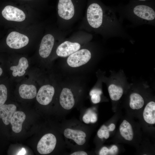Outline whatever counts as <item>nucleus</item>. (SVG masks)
Returning <instances> with one entry per match:
<instances>
[{
	"instance_id": "obj_1",
	"label": "nucleus",
	"mask_w": 155,
	"mask_h": 155,
	"mask_svg": "<svg viewBox=\"0 0 155 155\" xmlns=\"http://www.w3.org/2000/svg\"><path fill=\"white\" fill-rule=\"evenodd\" d=\"M116 22L113 12L106 11L98 4L94 3L88 7L79 29L104 36Z\"/></svg>"
},
{
	"instance_id": "obj_2",
	"label": "nucleus",
	"mask_w": 155,
	"mask_h": 155,
	"mask_svg": "<svg viewBox=\"0 0 155 155\" xmlns=\"http://www.w3.org/2000/svg\"><path fill=\"white\" fill-rule=\"evenodd\" d=\"M92 36L91 34L83 30H80L74 32L57 46L56 50L57 55L61 57H68L81 49L83 44L88 41Z\"/></svg>"
},
{
	"instance_id": "obj_3",
	"label": "nucleus",
	"mask_w": 155,
	"mask_h": 155,
	"mask_svg": "<svg viewBox=\"0 0 155 155\" xmlns=\"http://www.w3.org/2000/svg\"><path fill=\"white\" fill-rule=\"evenodd\" d=\"M130 13L136 20L144 23H152L155 20V11L152 7L147 5H137Z\"/></svg>"
},
{
	"instance_id": "obj_4",
	"label": "nucleus",
	"mask_w": 155,
	"mask_h": 155,
	"mask_svg": "<svg viewBox=\"0 0 155 155\" xmlns=\"http://www.w3.org/2000/svg\"><path fill=\"white\" fill-rule=\"evenodd\" d=\"M91 56V53L89 49L82 48L68 56L67 62L69 66L77 67L87 63Z\"/></svg>"
},
{
	"instance_id": "obj_5",
	"label": "nucleus",
	"mask_w": 155,
	"mask_h": 155,
	"mask_svg": "<svg viewBox=\"0 0 155 155\" xmlns=\"http://www.w3.org/2000/svg\"><path fill=\"white\" fill-rule=\"evenodd\" d=\"M67 31H64L56 38L55 35L49 33L42 38L39 49V54L42 58L45 59L50 55L54 46L56 39L66 35Z\"/></svg>"
},
{
	"instance_id": "obj_6",
	"label": "nucleus",
	"mask_w": 155,
	"mask_h": 155,
	"mask_svg": "<svg viewBox=\"0 0 155 155\" xmlns=\"http://www.w3.org/2000/svg\"><path fill=\"white\" fill-rule=\"evenodd\" d=\"M56 142V137L53 134H46L41 138L38 143L37 150L40 154H49L54 150Z\"/></svg>"
},
{
	"instance_id": "obj_7",
	"label": "nucleus",
	"mask_w": 155,
	"mask_h": 155,
	"mask_svg": "<svg viewBox=\"0 0 155 155\" xmlns=\"http://www.w3.org/2000/svg\"><path fill=\"white\" fill-rule=\"evenodd\" d=\"M29 41L27 36L16 31L10 33L6 40L7 45L14 49H18L25 46L28 44Z\"/></svg>"
},
{
	"instance_id": "obj_8",
	"label": "nucleus",
	"mask_w": 155,
	"mask_h": 155,
	"mask_svg": "<svg viewBox=\"0 0 155 155\" xmlns=\"http://www.w3.org/2000/svg\"><path fill=\"white\" fill-rule=\"evenodd\" d=\"M2 14L5 19L9 21L21 22L24 21L26 18L25 14L22 10L11 5L4 7Z\"/></svg>"
},
{
	"instance_id": "obj_9",
	"label": "nucleus",
	"mask_w": 155,
	"mask_h": 155,
	"mask_svg": "<svg viewBox=\"0 0 155 155\" xmlns=\"http://www.w3.org/2000/svg\"><path fill=\"white\" fill-rule=\"evenodd\" d=\"M55 93V89L49 84L44 85L39 90L36 95L38 102L42 105L48 104L51 101Z\"/></svg>"
},
{
	"instance_id": "obj_10",
	"label": "nucleus",
	"mask_w": 155,
	"mask_h": 155,
	"mask_svg": "<svg viewBox=\"0 0 155 155\" xmlns=\"http://www.w3.org/2000/svg\"><path fill=\"white\" fill-rule=\"evenodd\" d=\"M59 102L61 106L65 109L70 110L75 104V100L71 91L64 88L62 89L60 96Z\"/></svg>"
},
{
	"instance_id": "obj_11",
	"label": "nucleus",
	"mask_w": 155,
	"mask_h": 155,
	"mask_svg": "<svg viewBox=\"0 0 155 155\" xmlns=\"http://www.w3.org/2000/svg\"><path fill=\"white\" fill-rule=\"evenodd\" d=\"M64 136L67 138L72 139L78 145H83L86 142V135L82 131L67 128L64 132Z\"/></svg>"
},
{
	"instance_id": "obj_12",
	"label": "nucleus",
	"mask_w": 155,
	"mask_h": 155,
	"mask_svg": "<svg viewBox=\"0 0 155 155\" xmlns=\"http://www.w3.org/2000/svg\"><path fill=\"white\" fill-rule=\"evenodd\" d=\"M16 106L13 104H4L0 107V119H2L5 125H8L14 112L16 111Z\"/></svg>"
},
{
	"instance_id": "obj_13",
	"label": "nucleus",
	"mask_w": 155,
	"mask_h": 155,
	"mask_svg": "<svg viewBox=\"0 0 155 155\" xmlns=\"http://www.w3.org/2000/svg\"><path fill=\"white\" fill-rule=\"evenodd\" d=\"M26 118V115L23 112L18 111L14 112L10 121L13 132L17 133L21 131L22 124Z\"/></svg>"
},
{
	"instance_id": "obj_14",
	"label": "nucleus",
	"mask_w": 155,
	"mask_h": 155,
	"mask_svg": "<svg viewBox=\"0 0 155 155\" xmlns=\"http://www.w3.org/2000/svg\"><path fill=\"white\" fill-rule=\"evenodd\" d=\"M19 92L21 97L25 99L34 98L37 94V89L33 84H23L20 86Z\"/></svg>"
},
{
	"instance_id": "obj_15",
	"label": "nucleus",
	"mask_w": 155,
	"mask_h": 155,
	"mask_svg": "<svg viewBox=\"0 0 155 155\" xmlns=\"http://www.w3.org/2000/svg\"><path fill=\"white\" fill-rule=\"evenodd\" d=\"M29 67L28 61L24 57H21L19 60L18 64L12 66L10 69L12 71V75L14 77H21L24 75L26 72V70Z\"/></svg>"
},
{
	"instance_id": "obj_16",
	"label": "nucleus",
	"mask_w": 155,
	"mask_h": 155,
	"mask_svg": "<svg viewBox=\"0 0 155 155\" xmlns=\"http://www.w3.org/2000/svg\"><path fill=\"white\" fill-rule=\"evenodd\" d=\"M144 120L150 124L155 123V103L153 101L149 102L146 106L143 113Z\"/></svg>"
},
{
	"instance_id": "obj_17",
	"label": "nucleus",
	"mask_w": 155,
	"mask_h": 155,
	"mask_svg": "<svg viewBox=\"0 0 155 155\" xmlns=\"http://www.w3.org/2000/svg\"><path fill=\"white\" fill-rule=\"evenodd\" d=\"M120 132L122 136L126 140H131L133 132L131 125L126 120H124L120 126Z\"/></svg>"
},
{
	"instance_id": "obj_18",
	"label": "nucleus",
	"mask_w": 155,
	"mask_h": 155,
	"mask_svg": "<svg viewBox=\"0 0 155 155\" xmlns=\"http://www.w3.org/2000/svg\"><path fill=\"white\" fill-rule=\"evenodd\" d=\"M144 104V100L139 94L133 93L130 95L129 105L132 109H139L143 106Z\"/></svg>"
},
{
	"instance_id": "obj_19",
	"label": "nucleus",
	"mask_w": 155,
	"mask_h": 155,
	"mask_svg": "<svg viewBox=\"0 0 155 155\" xmlns=\"http://www.w3.org/2000/svg\"><path fill=\"white\" fill-rule=\"evenodd\" d=\"M108 90L110 97L113 100H119L123 94L122 88L114 84L110 85Z\"/></svg>"
},
{
	"instance_id": "obj_20",
	"label": "nucleus",
	"mask_w": 155,
	"mask_h": 155,
	"mask_svg": "<svg viewBox=\"0 0 155 155\" xmlns=\"http://www.w3.org/2000/svg\"><path fill=\"white\" fill-rule=\"evenodd\" d=\"M7 96V90L6 86L3 84H0V107L6 102Z\"/></svg>"
},
{
	"instance_id": "obj_21",
	"label": "nucleus",
	"mask_w": 155,
	"mask_h": 155,
	"mask_svg": "<svg viewBox=\"0 0 155 155\" xmlns=\"http://www.w3.org/2000/svg\"><path fill=\"white\" fill-rule=\"evenodd\" d=\"M109 131L108 127L104 125H102L97 132V135L100 138L104 137L108 139L109 136Z\"/></svg>"
},
{
	"instance_id": "obj_22",
	"label": "nucleus",
	"mask_w": 155,
	"mask_h": 155,
	"mask_svg": "<svg viewBox=\"0 0 155 155\" xmlns=\"http://www.w3.org/2000/svg\"><path fill=\"white\" fill-rule=\"evenodd\" d=\"M91 111L89 110L83 116L82 119L83 121L86 124H88L90 122Z\"/></svg>"
},
{
	"instance_id": "obj_23",
	"label": "nucleus",
	"mask_w": 155,
	"mask_h": 155,
	"mask_svg": "<svg viewBox=\"0 0 155 155\" xmlns=\"http://www.w3.org/2000/svg\"><path fill=\"white\" fill-rule=\"evenodd\" d=\"M100 94H95L91 96L92 102L94 104L99 103L101 100Z\"/></svg>"
},
{
	"instance_id": "obj_24",
	"label": "nucleus",
	"mask_w": 155,
	"mask_h": 155,
	"mask_svg": "<svg viewBox=\"0 0 155 155\" xmlns=\"http://www.w3.org/2000/svg\"><path fill=\"white\" fill-rule=\"evenodd\" d=\"M118 150L117 147L115 145H113L110 149H109L108 153L114 155L116 154Z\"/></svg>"
},
{
	"instance_id": "obj_25",
	"label": "nucleus",
	"mask_w": 155,
	"mask_h": 155,
	"mask_svg": "<svg viewBox=\"0 0 155 155\" xmlns=\"http://www.w3.org/2000/svg\"><path fill=\"white\" fill-rule=\"evenodd\" d=\"M90 115V122L92 123H94L96 122L97 120L96 114L95 113L92 112L91 111Z\"/></svg>"
},
{
	"instance_id": "obj_26",
	"label": "nucleus",
	"mask_w": 155,
	"mask_h": 155,
	"mask_svg": "<svg viewBox=\"0 0 155 155\" xmlns=\"http://www.w3.org/2000/svg\"><path fill=\"white\" fill-rule=\"evenodd\" d=\"M109 149L106 147H104L100 150L99 154L100 155H106L108 153Z\"/></svg>"
},
{
	"instance_id": "obj_27",
	"label": "nucleus",
	"mask_w": 155,
	"mask_h": 155,
	"mask_svg": "<svg viewBox=\"0 0 155 155\" xmlns=\"http://www.w3.org/2000/svg\"><path fill=\"white\" fill-rule=\"evenodd\" d=\"M102 93L101 91L98 89H94L92 90L90 92V95L91 96L92 95L95 94H98L100 95Z\"/></svg>"
},
{
	"instance_id": "obj_28",
	"label": "nucleus",
	"mask_w": 155,
	"mask_h": 155,
	"mask_svg": "<svg viewBox=\"0 0 155 155\" xmlns=\"http://www.w3.org/2000/svg\"><path fill=\"white\" fill-rule=\"evenodd\" d=\"M71 155H87V154L83 151H78L74 152L71 154Z\"/></svg>"
},
{
	"instance_id": "obj_29",
	"label": "nucleus",
	"mask_w": 155,
	"mask_h": 155,
	"mask_svg": "<svg viewBox=\"0 0 155 155\" xmlns=\"http://www.w3.org/2000/svg\"><path fill=\"white\" fill-rule=\"evenodd\" d=\"M115 125L113 123H111L108 127V129L109 131H113L115 129Z\"/></svg>"
},
{
	"instance_id": "obj_30",
	"label": "nucleus",
	"mask_w": 155,
	"mask_h": 155,
	"mask_svg": "<svg viewBox=\"0 0 155 155\" xmlns=\"http://www.w3.org/2000/svg\"><path fill=\"white\" fill-rule=\"evenodd\" d=\"M26 153V151L24 149H22L18 153V155H23L24 154Z\"/></svg>"
},
{
	"instance_id": "obj_31",
	"label": "nucleus",
	"mask_w": 155,
	"mask_h": 155,
	"mask_svg": "<svg viewBox=\"0 0 155 155\" xmlns=\"http://www.w3.org/2000/svg\"><path fill=\"white\" fill-rule=\"evenodd\" d=\"M3 70L0 67V76H1L3 73Z\"/></svg>"
},
{
	"instance_id": "obj_32",
	"label": "nucleus",
	"mask_w": 155,
	"mask_h": 155,
	"mask_svg": "<svg viewBox=\"0 0 155 155\" xmlns=\"http://www.w3.org/2000/svg\"><path fill=\"white\" fill-rule=\"evenodd\" d=\"M138 0L140 1H145L146 0Z\"/></svg>"
},
{
	"instance_id": "obj_33",
	"label": "nucleus",
	"mask_w": 155,
	"mask_h": 155,
	"mask_svg": "<svg viewBox=\"0 0 155 155\" xmlns=\"http://www.w3.org/2000/svg\"><path fill=\"white\" fill-rule=\"evenodd\" d=\"M23 0L28 1V0Z\"/></svg>"
}]
</instances>
